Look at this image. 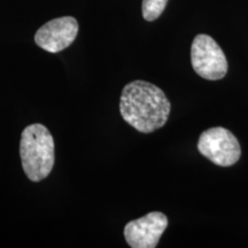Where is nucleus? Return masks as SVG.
Instances as JSON below:
<instances>
[{"mask_svg":"<svg viewBox=\"0 0 248 248\" xmlns=\"http://www.w3.org/2000/svg\"><path fill=\"white\" fill-rule=\"evenodd\" d=\"M168 226L163 213L152 212L129 222L124 228V238L132 248H155Z\"/></svg>","mask_w":248,"mask_h":248,"instance_id":"nucleus-5","label":"nucleus"},{"mask_svg":"<svg viewBox=\"0 0 248 248\" xmlns=\"http://www.w3.org/2000/svg\"><path fill=\"white\" fill-rule=\"evenodd\" d=\"M54 139L45 125L30 124L22 131L20 156L22 168L31 182H40L51 173L54 167Z\"/></svg>","mask_w":248,"mask_h":248,"instance_id":"nucleus-2","label":"nucleus"},{"mask_svg":"<svg viewBox=\"0 0 248 248\" xmlns=\"http://www.w3.org/2000/svg\"><path fill=\"white\" fill-rule=\"evenodd\" d=\"M198 150L219 167L233 166L241 156V147L237 137L230 130L222 126L210 128L201 133Z\"/></svg>","mask_w":248,"mask_h":248,"instance_id":"nucleus-3","label":"nucleus"},{"mask_svg":"<svg viewBox=\"0 0 248 248\" xmlns=\"http://www.w3.org/2000/svg\"><path fill=\"white\" fill-rule=\"evenodd\" d=\"M171 105L164 92L146 80H133L124 86L120 111L129 125L142 133L162 128L169 119Z\"/></svg>","mask_w":248,"mask_h":248,"instance_id":"nucleus-1","label":"nucleus"},{"mask_svg":"<svg viewBox=\"0 0 248 248\" xmlns=\"http://www.w3.org/2000/svg\"><path fill=\"white\" fill-rule=\"evenodd\" d=\"M77 33L78 22L75 17H58L39 28L35 35V42L49 53H58L73 44Z\"/></svg>","mask_w":248,"mask_h":248,"instance_id":"nucleus-6","label":"nucleus"},{"mask_svg":"<svg viewBox=\"0 0 248 248\" xmlns=\"http://www.w3.org/2000/svg\"><path fill=\"white\" fill-rule=\"evenodd\" d=\"M168 0H142V16L148 22L155 21L163 13Z\"/></svg>","mask_w":248,"mask_h":248,"instance_id":"nucleus-7","label":"nucleus"},{"mask_svg":"<svg viewBox=\"0 0 248 248\" xmlns=\"http://www.w3.org/2000/svg\"><path fill=\"white\" fill-rule=\"evenodd\" d=\"M191 63L195 73L208 80L224 78L228 60L219 45L208 35H198L191 46Z\"/></svg>","mask_w":248,"mask_h":248,"instance_id":"nucleus-4","label":"nucleus"}]
</instances>
